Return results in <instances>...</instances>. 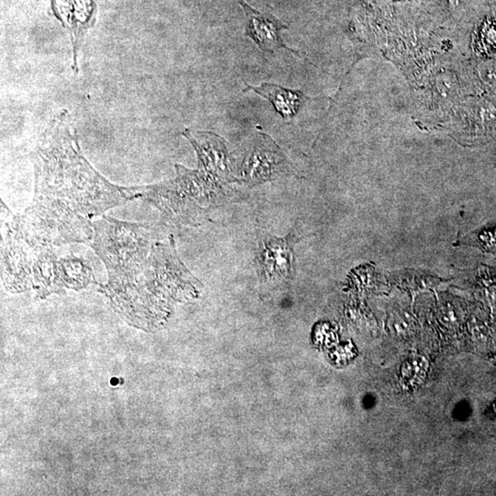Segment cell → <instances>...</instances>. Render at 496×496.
Listing matches in <instances>:
<instances>
[{"instance_id":"obj_1","label":"cell","mask_w":496,"mask_h":496,"mask_svg":"<svg viewBox=\"0 0 496 496\" xmlns=\"http://www.w3.org/2000/svg\"><path fill=\"white\" fill-rule=\"evenodd\" d=\"M33 163L35 198L15 222L19 233L36 243L90 244L92 218L140 198V187L112 184L89 165L67 111L56 115L42 134Z\"/></svg>"},{"instance_id":"obj_2","label":"cell","mask_w":496,"mask_h":496,"mask_svg":"<svg viewBox=\"0 0 496 496\" xmlns=\"http://www.w3.org/2000/svg\"><path fill=\"white\" fill-rule=\"evenodd\" d=\"M2 277L6 286L25 287L30 284L55 290L77 284L78 272H89L78 259H57L52 246L30 242L22 238L2 211Z\"/></svg>"},{"instance_id":"obj_3","label":"cell","mask_w":496,"mask_h":496,"mask_svg":"<svg viewBox=\"0 0 496 496\" xmlns=\"http://www.w3.org/2000/svg\"><path fill=\"white\" fill-rule=\"evenodd\" d=\"M94 235L90 246L105 264L109 281L104 290L114 294L131 283L146 263L159 242L157 228L131 224L103 215L93 222Z\"/></svg>"},{"instance_id":"obj_4","label":"cell","mask_w":496,"mask_h":496,"mask_svg":"<svg viewBox=\"0 0 496 496\" xmlns=\"http://www.w3.org/2000/svg\"><path fill=\"white\" fill-rule=\"evenodd\" d=\"M247 16V35L258 44L264 52H274L278 49L300 55V53L290 49L281 38V32L288 29V25L269 14H261L247 5L244 0H238Z\"/></svg>"},{"instance_id":"obj_5","label":"cell","mask_w":496,"mask_h":496,"mask_svg":"<svg viewBox=\"0 0 496 496\" xmlns=\"http://www.w3.org/2000/svg\"><path fill=\"white\" fill-rule=\"evenodd\" d=\"M247 85V89L243 90L244 92L253 90L256 94L267 98L274 107L276 112L286 122H290L298 114L301 104L306 98L300 90L288 89L278 85L264 83L258 87Z\"/></svg>"},{"instance_id":"obj_6","label":"cell","mask_w":496,"mask_h":496,"mask_svg":"<svg viewBox=\"0 0 496 496\" xmlns=\"http://www.w3.org/2000/svg\"><path fill=\"white\" fill-rule=\"evenodd\" d=\"M261 269L270 278H283L292 270V251L284 240L273 238L263 244Z\"/></svg>"}]
</instances>
